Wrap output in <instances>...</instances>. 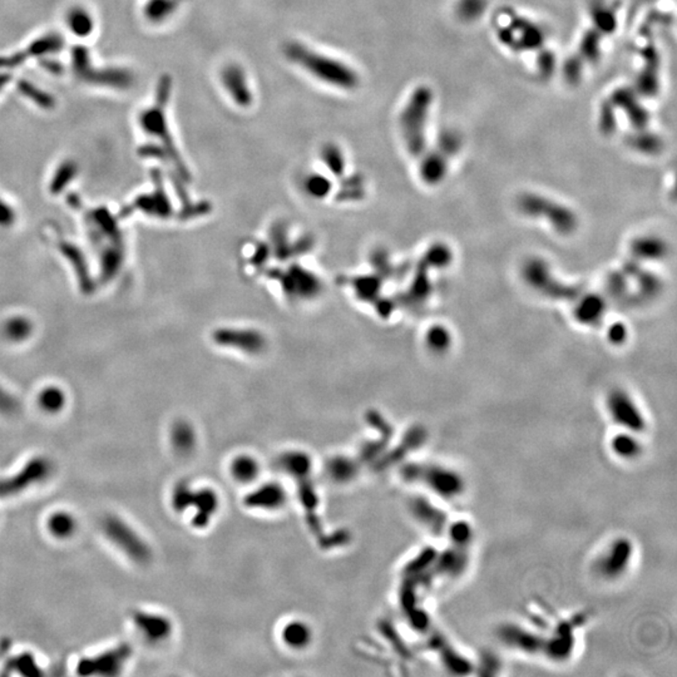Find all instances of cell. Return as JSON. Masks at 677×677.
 Here are the masks:
<instances>
[{"label": "cell", "mask_w": 677, "mask_h": 677, "mask_svg": "<svg viewBox=\"0 0 677 677\" xmlns=\"http://www.w3.org/2000/svg\"><path fill=\"white\" fill-rule=\"evenodd\" d=\"M285 58L299 67L313 78L342 91H355L360 77L354 68L339 59L315 51L309 45L292 40L284 45Z\"/></svg>", "instance_id": "6da1fadb"}, {"label": "cell", "mask_w": 677, "mask_h": 677, "mask_svg": "<svg viewBox=\"0 0 677 677\" xmlns=\"http://www.w3.org/2000/svg\"><path fill=\"white\" fill-rule=\"evenodd\" d=\"M171 91H172V80L168 74H163L157 84L154 103L150 108L142 110L139 115V126L147 134L160 139L162 143L161 147L165 153L175 161L178 167L183 168L168 124L167 106L171 98Z\"/></svg>", "instance_id": "7a4b0ae2"}, {"label": "cell", "mask_w": 677, "mask_h": 677, "mask_svg": "<svg viewBox=\"0 0 677 677\" xmlns=\"http://www.w3.org/2000/svg\"><path fill=\"white\" fill-rule=\"evenodd\" d=\"M433 95L429 88L419 87L410 95L401 112V127L403 139L409 152L420 157L427 145V122L429 116Z\"/></svg>", "instance_id": "3957f363"}, {"label": "cell", "mask_w": 677, "mask_h": 677, "mask_svg": "<svg viewBox=\"0 0 677 677\" xmlns=\"http://www.w3.org/2000/svg\"><path fill=\"white\" fill-rule=\"evenodd\" d=\"M518 209L531 219L546 221L562 235L573 233L578 226V219L569 207L538 193L522 195L518 200Z\"/></svg>", "instance_id": "277c9868"}, {"label": "cell", "mask_w": 677, "mask_h": 677, "mask_svg": "<svg viewBox=\"0 0 677 677\" xmlns=\"http://www.w3.org/2000/svg\"><path fill=\"white\" fill-rule=\"evenodd\" d=\"M608 412L612 419L631 433H641L646 429V420L634 399L623 390H613L607 399Z\"/></svg>", "instance_id": "5b68a950"}, {"label": "cell", "mask_w": 677, "mask_h": 677, "mask_svg": "<svg viewBox=\"0 0 677 677\" xmlns=\"http://www.w3.org/2000/svg\"><path fill=\"white\" fill-rule=\"evenodd\" d=\"M64 47V39L58 33H49L43 37L38 38L23 51L14 53L9 57H0V71H7L12 68L22 66L23 63L33 58L49 57L62 51Z\"/></svg>", "instance_id": "8992f818"}, {"label": "cell", "mask_w": 677, "mask_h": 677, "mask_svg": "<svg viewBox=\"0 0 677 677\" xmlns=\"http://www.w3.org/2000/svg\"><path fill=\"white\" fill-rule=\"evenodd\" d=\"M523 275L534 289L545 292L547 295H551L556 299L569 298L575 295V292H578L573 286L560 284L551 274L549 268L541 260H532L530 263H525Z\"/></svg>", "instance_id": "52a82bcc"}, {"label": "cell", "mask_w": 677, "mask_h": 677, "mask_svg": "<svg viewBox=\"0 0 677 677\" xmlns=\"http://www.w3.org/2000/svg\"><path fill=\"white\" fill-rule=\"evenodd\" d=\"M221 84L226 93L236 106L248 108L254 103V93L245 69L236 63H231L221 71Z\"/></svg>", "instance_id": "ba28073f"}, {"label": "cell", "mask_w": 677, "mask_h": 677, "mask_svg": "<svg viewBox=\"0 0 677 677\" xmlns=\"http://www.w3.org/2000/svg\"><path fill=\"white\" fill-rule=\"evenodd\" d=\"M632 546L627 541H616L608 549H606L597 563L599 575L604 580H616L626 572L631 561Z\"/></svg>", "instance_id": "9c48e42d"}, {"label": "cell", "mask_w": 677, "mask_h": 677, "mask_svg": "<svg viewBox=\"0 0 677 677\" xmlns=\"http://www.w3.org/2000/svg\"><path fill=\"white\" fill-rule=\"evenodd\" d=\"M80 80H84L89 84L124 91L134 84V74L126 68L118 67L95 68L92 63L88 67L87 71L80 75Z\"/></svg>", "instance_id": "30bf717a"}, {"label": "cell", "mask_w": 677, "mask_h": 677, "mask_svg": "<svg viewBox=\"0 0 677 677\" xmlns=\"http://www.w3.org/2000/svg\"><path fill=\"white\" fill-rule=\"evenodd\" d=\"M430 486L439 495H447L445 498H454L463 490V483L459 475L449 469L437 468L430 473Z\"/></svg>", "instance_id": "8fae6325"}, {"label": "cell", "mask_w": 677, "mask_h": 677, "mask_svg": "<svg viewBox=\"0 0 677 677\" xmlns=\"http://www.w3.org/2000/svg\"><path fill=\"white\" fill-rule=\"evenodd\" d=\"M106 530H107V533L110 534V538L117 542L119 546H122L124 551L127 549V552L131 556H136L134 558H145L143 557L145 548L141 546L139 539L134 538V536L128 531V528L126 525H122L118 521L112 519V521H108Z\"/></svg>", "instance_id": "7c38bea8"}, {"label": "cell", "mask_w": 677, "mask_h": 677, "mask_svg": "<svg viewBox=\"0 0 677 677\" xmlns=\"http://www.w3.org/2000/svg\"><path fill=\"white\" fill-rule=\"evenodd\" d=\"M67 25L75 37L87 38L95 30V19L86 8L75 5L68 10Z\"/></svg>", "instance_id": "4fadbf2b"}, {"label": "cell", "mask_w": 677, "mask_h": 677, "mask_svg": "<svg viewBox=\"0 0 677 677\" xmlns=\"http://www.w3.org/2000/svg\"><path fill=\"white\" fill-rule=\"evenodd\" d=\"M183 0H148L143 14L148 22L162 23L175 14Z\"/></svg>", "instance_id": "5bb4252c"}, {"label": "cell", "mask_w": 677, "mask_h": 677, "mask_svg": "<svg viewBox=\"0 0 677 677\" xmlns=\"http://www.w3.org/2000/svg\"><path fill=\"white\" fill-rule=\"evenodd\" d=\"M604 311L602 300L596 295L583 296L575 307V318L583 324H593L601 320Z\"/></svg>", "instance_id": "9a60e30c"}, {"label": "cell", "mask_w": 677, "mask_h": 677, "mask_svg": "<svg viewBox=\"0 0 677 677\" xmlns=\"http://www.w3.org/2000/svg\"><path fill=\"white\" fill-rule=\"evenodd\" d=\"M632 251L639 259L657 260L666 254V246L663 241L656 237H641L632 244Z\"/></svg>", "instance_id": "2e32d148"}, {"label": "cell", "mask_w": 677, "mask_h": 677, "mask_svg": "<svg viewBox=\"0 0 677 677\" xmlns=\"http://www.w3.org/2000/svg\"><path fill=\"white\" fill-rule=\"evenodd\" d=\"M18 91L22 93L25 98L36 103L39 108L42 110H53L56 107V98L53 95L44 92L43 89L34 86L30 83L29 80H21L18 82Z\"/></svg>", "instance_id": "e0dca14e"}, {"label": "cell", "mask_w": 677, "mask_h": 677, "mask_svg": "<svg viewBox=\"0 0 677 677\" xmlns=\"http://www.w3.org/2000/svg\"><path fill=\"white\" fill-rule=\"evenodd\" d=\"M611 449L619 459L632 460L640 455L642 448L637 438L630 434H621L612 440Z\"/></svg>", "instance_id": "ac0fdd59"}, {"label": "cell", "mask_w": 677, "mask_h": 677, "mask_svg": "<svg viewBox=\"0 0 677 677\" xmlns=\"http://www.w3.org/2000/svg\"><path fill=\"white\" fill-rule=\"evenodd\" d=\"M44 472H47V466H44V464L39 463V462H36L34 464L29 466V468L27 469V472L16 478L15 481H9L7 483H0V493H10V492H16L18 489L23 488L22 486L24 484H28L32 481L37 479L40 475H43Z\"/></svg>", "instance_id": "d6986e66"}, {"label": "cell", "mask_w": 677, "mask_h": 677, "mask_svg": "<svg viewBox=\"0 0 677 677\" xmlns=\"http://www.w3.org/2000/svg\"><path fill=\"white\" fill-rule=\"evenodd\" d=\"M71 62L74 74L80 78L82 74L87 71L88 67L92 64V57L88 48L83 45H75L71 51Z\"/></svg>", "instance_id": "ffe728a7"}, {"label": "cell", "mask_w": 677, "mask_h": 677, "mask_svg": "<svg viewBox=\"0 0 677 677\" xmlns=\"http://www.w3.org/2000/svg\"><path fill=\"white\" fill-rule=\"evenodd\" d=\"M322 160L330 171L335 174H342L344 169V157L340 148L334 143H328L322 148Z\"/></svg>", "instance_id": "44dd1931"}, {"label": "cell", "mask_w": 677, "mask_h": 677, "mask_svg": "<svg viewBox=\"0 0 677 677\" xmlns=\"http://www.w3.org/2000/svg\"><path fill=\"white\" fill-rule=\"evenodd\" d=\"M427 342H428V345L431 349L436 350V351H444L451 345V336L448 329L437 326V328L431 329L428 333Z\"/></svg>", "instance_id": "7402d4cb"}, {"label": "cell", "mask_w": 677, "mask_h": 677, "mask_svg": "<svg viewBox=\"0 0 677 677\" xmlns=\"http://www.w3.org/2000/svg\"><path fill=\"white\" fill-rule=\"evenodd\" d=\"M305 186L315 195L328 193L330 189V181L326 177L321 175H310L306 178Z\"/></svg>", "instance_id": "603a6c76"}, {"label": "cell", "mask_w": 677, "mask_h": 677, "mask_svg": "<svg viewBox=\"0 0 677 677\" xmlns=\"http://www.w3.org/2000/svg\"><path fill=\"white\" fill-rule=\"evenodd\" d=\"M40 64L43 67L45 71L51 72L53 74H59L62 72V66L60 63L57 62V60H51V59H47V57H44L43 60H40Z\"/></svg>", "instance_id": "cb8c5ba5"}, {"label": "cell", "mask_w": 677, "mask_h": 677, "mask_svg": "<svg viewBox=\"0 0 677 677\" xmlns=\"http://www.w3.org/2000/svg\"><path fill=\"white\" fill-rule=\"evenodd\" d=\"M625 335H626V330L623 328V325H613V328L611 329V333H610V336H611L615 342H622L625 339Z\"/></svg>", "instance_id": "d4e9b609"}]
</instances>
